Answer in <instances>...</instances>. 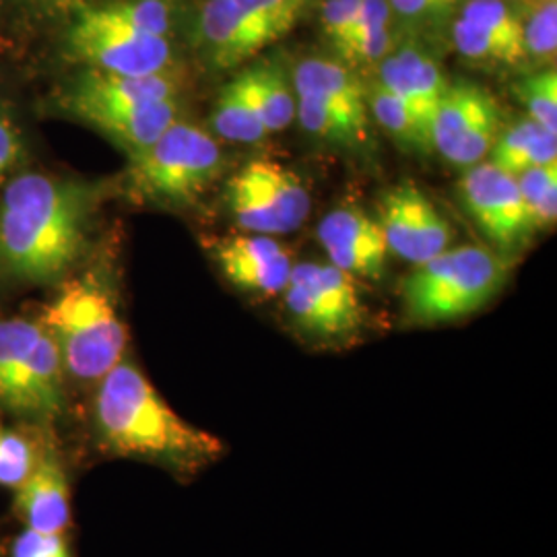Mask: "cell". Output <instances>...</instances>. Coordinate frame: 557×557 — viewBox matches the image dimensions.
Segmentation results:
<instances>
[{"label":"cell","mask_w":557,"mask_h":557,"mask_svg":"<svg viewBox=\"0 0 557 557\" xmlns=\"http://www.w3.org/2000/svg\"><path fill=\"white\" fill-rule=\"evenodd\" d=\"M94 425L103 450L147 460L180 478L199 475L223 457V442L180 418L160 391L131 361L100 380Z\"/></svg>","instance_id":"cell-1"},{"label":"cell","mask_w":557,"mask_h":557,"mask_svg":"<svg viewBox=\"0 0 557 557\" xmlns=\"http://www.w3.org/2000/svg\"><path fill=\"white\" fill-rule=\"evenodd\" d=\"M87 200L71 182L27 174L4 190L0 207V267L27 281H50L79 255Z\"/></svg>","instance_id":"cell-2"},{"label":"cell","mask_w":557,"mask_h":557,"mask_svg":"<svg viewBox=\"0 0 557 557\" xmlns=\"http://www.w3.org/2000/svg\"><path fill=\"white\" fill-rule=\"evenodd\" d=\"M508 273L510 264L485 246L446 248L403 281L405 317L418 326L467 319L498 296Z\"/></svg>","instance_id":"cell-3"},{"label":"cell","mask_w":557,"mask_h":557,"mask_svg":"<svg viewBox=\"0 0 557 557\" xmlns=\"http://www.w3.org/2000/svg\"><path fill=\"white\" fill-rule=\"evenodd\" d=\"M41 326L59 347L64 372L83 382H100L124 359L128 331L116 301L91 278L64 283L48 304Z\"/></svg>","instance_id":"cell-4"},{"label":"cell","mask_w":557,"mask_h":557,"mask_svg":"<svg viewBox=\"0 0 557 557\" xmlns=\"http://www.w3.org/2000/svg\"><path fill=\"white\" fill-rule=\"evenodd\" d=\"M62 359L41 322L0 320V405L27 419L54 418L62 407Z\"/></svg>","instance_id":"cell-5"},{"label":"cell","mask_w":557,"mask_h":557,"mask_svg":"<svg viewBox=\"0 0 557 557\" xmlns=\"http://www.w3.org/2000/svg\"><path fill=\"white\" fill-rule=\"evenodd\" d=\"M66 54L85 69L112 75H158L174 62L172 38L151 36L135 29L100 2L66 27Z\"/></svg>","instance_id":"cell-6"},{"label":"cell","mask_w":557,"mask_h":557,"mask_svg":"<svg viewBox=\"0 0 557 557\" xmlns=\"http://www.w3.org/2000/svg\"><path fill=\"white\" fill-rule=\"evenodd\" d=\"M133 160L140 193L163 202H193L218 178L223 158L209 133L178 120Z\"/></svg>","instance_id":"cell-7"},{"label":"cell","mask_w":557,"mask_h":557,"mask_svg":"<svg viewBox=\"0 0 557 557\" xmlns=\"http://www.w3.org/2000/svg\"><path fill=\"white\" fill-rule=\"evenodd\" d=\"M308 0H207L197 29L207 59L220 69L257 57L289 34Z\"/></svg>","instance_id":"cell-8"},{"label":"cell","mask_w":557,"mask_h":557,"mask_svg":"<svg viewBox=\"0 0 557 557\" xmlns=\"http://www.w3.org/2000/svg\"><path fill=\"white\" fill-rule=\"evenodd\" d=\"M227 207L250 234H289L310 215V195L298 174L271 160L248 161L227 182Z\"/></svg>","instance_id":"cell-9"},{"label":"cell","mask_w":557,"mask_h":557,"mask_svg":"<svg viewBox=\"0 0 557 557\" xmlns=\"http://www.w3.org/2000/svg\"><path fill=\"white\" fill-rule=\"evenodd\" d=\"M283 294L289 317L310 337H349L366 320L358 278L331 262L294 264Z\"/></svg>","instance_id":"cell-10"},{"label":"cell","mask_w":557,"mask_h":557,"mask_svg":"<svg viewBox=\"0 0 557 557\" xmlns=\"http://www.w3.org/2000/svg\"><path fill=\"white\" fill-rule=\"evenodd\" d=\"M502 133L496 98L473 81L448 83L432 120V147L448 163L469 170L485 160Z\"/></svg>","instance_id":"cell-11"},{"label":"cell","mask_w":557,"mask_h":557,"mask_svg":"<svg viewBox=\"0 0 557 557\" xmlns=\"http://www.w3.org/2000/svg\"><path fill=\"white\" fill-rule=\"evenodd\" d=\"M388 252L418 267L450 248L453 230L438 207L413 182L391 188L380 205Z\"/></svg>","instance_id":"cell-12"},{"label":"cell","mask_w":557,"mask_h":557,"mask_svg":"<svg viewBox=\"0 0 557 557\" xmlns=\"http://www.w3.org/2000/svg\"><path fill=\"white\" fill-rule=\"evenodd\" d=\"M458 190L479 230L499 248H512L533 234L517 178L494 163L481 161L469 168Z\"/></svg>","instance_id":"cell-13"},{"label":"cell","mask_w":557,"mask_h":557,"mask_svg":"<svg viewBox=\"0 0 557 557\" xmlns=\"http://www.w3.org/2000/svg\"><path fill=\"white\" fill-rule=\"evenodd\" d=\"M319 239L341 271L356 278L382 277L388 259V244L376 218L356 205L338 207L320 221Z\"/></svg>","instance_id":"cell-14"},{"label":"cell","mask_w":557,"mask_h":557,"mask_svg":"<svg viewBox=\"0 0 557 557\" xmlns=\"http://www.w3.org/2000/svg\"><path fill=\"white\" fill-rule=\"evenodd\" d=\"M218 262L223 275L242 292L275 296L292 277V252L267 234H238L218 244Z\"/></svg>","instance_id":"cell-15"},{"label":"cell","mask_w":557,"mask_h":557,"mask_svg":"<svg viewBox=\"0 0 557 557\" xmlns=\"http://www.w3.org/2000/svg\"><path fill=\"white\" fill-rule=\"evenodd\" d=\"M69 110L122 143L133 156L153 145L174 122H178V100L158 103L69 100Z\"/></svg>","instance_id":"cell-16"},{"label":"cell","mask_w":557,"mask_h":557,"mask_svg":"<svg viewBox=\"0 0 557 557\" xmlns=\"http://www.w3.org/2000/svg\"><path fill=\"white\" fill-rule=\"evenodd\" d=\"M379 83L395 94L432 135L434 112L450 83L438 60L419 48H400L397 52H388L380 60Z\"/></svg>","instance_id":"cell-17"},{"label":"cell","mask_w":557,"mask_h":557,"mask_svg":"<svg viewBox=\"0 0 557 557\" xmlns=\"http://www.w3.org/2000/svg\"><path fill=\"white\" fill-rule=\"evenodd\" d=\"M15 492V508L27 529L41 533L69 531L71 492L66 473L54 455H41L34 473Z\"/></svg>","instance_id":"cell-18"},{"label":"cell","mask_w":557,"mask_h":557,"mask_svg":"<svg viewBox=\"0 0 557 557\" xmlns=\"http://www.w3.org/2000/svg\"><path fill=\"white\" fill-rule=\"evenodd\" d=\"M294 94L324 101L370 128L368 87L341 60H301L294 71Z\"/></svg>","instance_id":"cell-19"},{"label":"cell","mask_w":557,"mask_h":557,"mask_svg":"<svg viewBox=\"0 0 557 557\" xmlns=\"http://www.w3.org/2000/svg\"><path fill=\"white\" fill-rule=\"evenodd\" d=\"M178 81L168 73L158 75H112L85 69L69 100L106 103H158L178 98Z\"/></svg>","instance_id":"cell-20"},{"label":"cell","mask_w":557,"mask_h":557,"mask_svg":"<svg viewBox=\"0 0 557 557\" xmlns=\"http://www.w3.org/2000/svg\"><path fill=\"white\" fill-rule=\"evenodd\" d=\"M490 158L502 172L518 176L524 170L557 161V135L527 116L499 133Z\"/></svg>","instance_id":"cell-21"},{"label":"cell","mask_w":557,"mask_h":557,"mask_svg":"<svg viewBox=\"0 0 557 557\" xmlns=\"http://www.w3.org/2000/svg\"><path fill=\"white\" fill-rule=\"evenodd\" d=\"M269 133L285 131L296 119V94L277 64L264 62L238 77Z\"/></svg>","instance_id":"cell-22"},{"label":"cell","mask_w":557,"mask_h":557,"mask_svg":"<svg viewBox=\"0 0 557 557\" xmlns=\"http://www.w3.org/2000/svg\"><path fill=\"white\" fill-rule=\"evenodd\" d=\"M368 110L380 126L388 133V137L397 140L403 149L421 151V153L434 151L428 126L403 101L398 100L395 94L382 87L379 81L368 91Z\"/></svg>","instance_id":"cell-23"},{"label":"cell","mask_w":557,"mask_h":557,"mask_svg":"<svg viewBox=\"0 0 557 557\" xmlns=\"http://www.w3.org/2000/svg\"><path fill=\"white\" fill-rule=\"evenodd\" d=\"M211 124L220 137L232 143L252 145L269 135L238 77L221 89L213 103Z\"/></svg>","instance_id":"cell-24"},{"label":"cell","mask_w":557,"mask_h":557,"mask_svg":"<svg viewBox=\"0 0 557 557\" xmlns=\"http://www.w3.org/2000/svg\"><path fill=\"white\" fill-rule=\"evenodd\" d=\"M391 23H393V9L386 0H363L358 25L351 38L347 64L379 66L380 60L391 52V41H393Z\"/></svg>","instance_id":"cell-25"},{"label":"cell","mask_w":557,"mask_h":557,"mask_svg":"<svg viewBox=\"0 0 557 557\" xmlns=\"http://www.w3.org/2000/svg\"><path fill=\"white\" fill-rule=\"evenodd\" d=\"M296 116L301 128L317 139L331 140L345 147L363 145L370 139L368 126H361L345 112L310 96H296Z\"/></svg>","instance_id":"cell-26"},{"label":"cell","mask_w":557,"mask_h":557,"mask_svg":"<svg viewBox=\"0 0 557 557\" xmlns=\"http://www.w3.org/2000/svg\"><path fill=\"white\" fill-rule=\"evenodd\" d=\"M517 178L531 230H547L557 215V161L524 170Z\"/></svg>","instance_id":"cell-27"},{"label":"cell","mask_w":557,"mask_h":557,"mask_svg":"<svg viewBox=\"0 0 557 557\" xmlns=\"http://www.w3.org/2000/svg\"><path fill=\"white\" fill-rule=\"evenodd\" d=\"M453 40L460 57L483 66H517L524 60L522 52L499 40L498 36L460 17L453 27Z\"/></svg>","instance_id":"cell-28"},{"label":"cell","mask_w":557,"mask_h":557,"mask_svg":"<svg viewBox=\"0 0 557 557\" xmlns=\"http://www.w3.org/2000/svg\"><path fill=\"white\" fill-rule=\"evenodd\" d=\"M460 20L469 21L481 29L498 36L518 52L524 54L522 46V20L506 0H469L462 7ZM527 59V57H524Z\"/></svg>","instance_id":"cell-29"},{"label":"cell","mask_w":557,"mask_h":557,"mask_svg":"<svg viewBox=\"0 0 557 557\" xmlns=\"http://www.w3.org/2000/svg\"><path fill=\"white\" fill-rule=\"evenodd\" d=\"M518 101L527 116L557 135V75L556 69H543L535 75L518 81L515 87Z\"/></svg>","instance_id":"cell-30"},{"label":"cell","mask_w":557,"mask_h":557,"mask_svg":"<svg viewBox=\"0 0 557 557\" xmlns=\"http://www.w3.org/2000/svg\"><path fill=\"white\" fill-rule=\"evenodd\" d=\"M522 46L524 57L531 59H556L557 50V0H537L527 20H522Z\"/></svg>","instance_id":"cell-31"},{"label":"cell","mask_w":557,"mask_h":557,"mask_svg":"<svg viewBox=\"0 0 557 557\" xmlns=\"http://www.w3.org/2000/svg\"><path fill=\"white\" fill-rule=\"evenodd\" d=\"M41 455L21 432H0V487L17 490L34 473Z\"/></svg>","instance_id":"cell-32"},{"label":"cell","mask_w":557,"mask_h":557,"mask_svg":"<svg viewBox=\"0 0 557 557\" xmlns=\"http://www.w3.org/2000/svg\"><path fill=\"white\" fill-rule=\"evenodd\" d=\"M363 0H324L322 4V29L331 46L337 50L341 62L347 64L351 38L358 25Z\"/></svg>","instance_id":"cell-33"},{"label":"cell","mask_w":557,"mask_h":557,"mask_svg":"<svg viewBox=\"0 0 557 557\" xmlns=\"http://www.w3.org/2000/svg\"><path fill=\"white\" fill-rule=\"evenodd\" d=\"M11 557H73L66 533H41L27 529L13 539Z\"/></svg>","instance_id":"cell-34"},{"label":"cell","mask_w":557,"mask_h":557,"mask_svg":"<svg viewBox=\"0 0 557 557\" xmlns=\"http://www.w3.org/2000/svg\"><path fill=\"white\" fill-rule=\"evenodd\" d=\"M103 0H23V4L44 20H66L77 17L83 11L100 4Z\"/></svg>","instance_id":"cell-35"},{"label":"cell","mask_w":557,"mask_h":557,"mask_svg":"<svg viewBox=\"0 0 557 557\" xmlns=\"http://www.w3.org/2000/svg\"><path fill=\"white\" fill-rule=\"evenodd\" d=\"M391 9L409 20H421V17H434L438 13L448 11L455 7L458 0H386Z\"/></svg>","instance_id":"cell-36"},{"label":"cell","mask_w":557,"mask_h":557,"mask_svg":"<svg viewBox=\"0 0 557 557\" xmlns=\"http://www.w3.org/2000/svg\"><path fill=\"white\" fill-rule=\"evenodd\" d=\"M15 160H17V137L11 131V126L4 120H0V182Z\"/></svg>","instance_id":"cell-37"},{"label":"cell","mask_w":557,"mask_h":557,"mask_svg":"<svg viewBox=\"0 0 557 557\" xmlns=\"http://www.w3.org/2000/svg\"><path fill=\"white\" fill-rule=\"evenodd\" d=\"M0 432H2V430H0Z\"/></svg>","instance_id":"cell-38"}]
</instances>
